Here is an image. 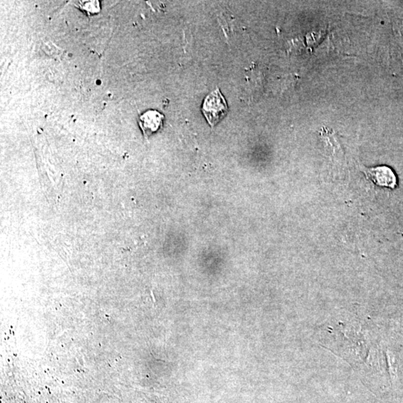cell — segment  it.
I'll use <instances>...</instances> for the list:
<instances>
[{
  "instance_id": "7a4b0ae2",
  "label": "cell",
  "mask_w": 403,
  "mask_h": 403,
  "mask_svg": "<svg viewBox=\"0 0 403 403\" xmlns=\"http://www.w3.org/2000/svg\"><path fill=\"white\" fill-rule=\"evenodd\" d=\"M363 172L365 174L367 179L378 186L394 189L397 185L396 175L388 167L379 166L368 169L364 168Z\"/></svg>"
},
{
  "instance_id": "6da1fadb",
  "label": "cell",
  "mask_w": 403,
  "mask_h": 403,
  "mask_svg": "<svg viewBox=\"0 0 403 403\" xmlns=\"http://www.w3.org/2000/svg\"><path fill=\"white\" fill-rule=\"evenodd\" d=\"M228 111L226 100L218 88L205 97L202 104V112L212 128L223 120Z\"/></svg>"
},
{
  "instance_id": "277c9868",
  "label": "cell",
  "mask_w": 403,
  "mask_h": 403,
  "mask_svg": "<svg viewBox=\"0 0 403 403\" xmlns=\"http://www.w3.org/2000/svg\"><path fill=\"white\" fill-rule=\"evenodd\" d=\"M78 6L89 16L95 15L100 12V3L98 1L80 2Z\"/></svg>"
},
{
  "instance_id": "3957f363",
  "label": "cell",
  "mask_w": 403,
  "mask_h": 403,
  "mask_svg": "<svg viewBox=\"0 0 403 403\" xmlns=\"http://www.w3.org/2000/svg\"><path fill=\"white\" fill-rule=\"evenodd\" d=\"M164 119L165 116L157 111L149 110L140 116L139 126L143 131L145 138L147 139L162 127Z\"/></svg>"
}]
</instances>
